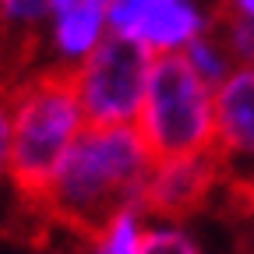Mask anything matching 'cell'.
Wrapping results in <instances>:
<instances>
[{
  "mask_svg": "<svg viewBox=\"0 0 254 254\" xmlns=\"http://www.w3.org/2000/svg\"><path fill=\"white\" fill-rule=\"evenodd\" d=\"M152 163L134 124H88L32 208L60 230L88 237L117 212L141 208Z\"/></svg>",
  "mask_w": 254,
  "mask_h": 254,
  "instance_id": "6da1fadb",
  "label": "cell"
},
{
  "mask_svg": "<svg viewBox=\"0 0 254 254\" xmlns=\"http://www.w3.org/2000/svg\"><path fill=\"white\" fill-rule=\"evenodd\" d=\"M11 187L36 201L88 127L71 74L28 67L11 88Z\"/></svg>",
  "mask_w": 254,
  "mask_h": 254,
  "instance_id": "7a4b0ae2",
  "label": "cell"
},
{
  "mask_svg": "<svg viewBox=\"0 0 254 254\" xmlns=\"http://www.w3.org/2000/svg\"><path fill=\"white\" fill-rule=\"evenodd\" d=\"M134 131L152 159L215 152V88L190 71L180 53L155 57Z\"/></svg>",
  "mask_w": 254,
  "mask_h": 254,
  "instance_id": "3957f363",
  "label": "cell"
},
{
  "mask_svg": "<svg viewBox=\"0 0 254 254\" xmlns=\"http://www.w3.org/2000/svg\"><path fill=\"white\" fill-rule=\"evenodd\" d=\"M152 60L155 57L141 43L110 32L74 71H67L85 120L99 127L134 124L152 74Z\"/></svg>",
  "mask_w": 254,
  "mask_h": 254,
  "instance_id": "277c9868",
  "label": "cell"
},
{
  "mask_svg": "<svg viewBox=\"0 0 254 254\" xmlns=\"http://www.w3.org/2000/svg\"><path fill=\"white\" fill-rule=\"evenodd\" d=\"M222 184H226V166L215 152L155 159L145 180L141 212L163 222H190L212 201H219Z\"/></svg>",
  "mask_w": 254,
  "mask_h": 254,
  "instance_id": "5b68a950",
  "label": "cell"
},
{
  "mask_svg": "<svg viewBox=\"0 0 254 254\" xmlns=\"http://www.w3.org/2000/svg\"><path fill=\"white\" fill-rule=\"evenodd\" d=\"M113 0H50L46 25L39 32V67L74 71L110 32Z\"/></svg>",
  "mask_w": 254,
  "mask_h": 254,
  "instance_id": "8992f818",
  "label": "cell"
},
{
  "mask_svg": "<svg viewBox=\"0 0 254 254\" xmlns=\"http://www.w3.org/2000/svg\"><path fill=\"white\" fill-rule=\"evenodd\" d=\"M215 155L226 173L254 177V67H233L215 85Z\"/></svg>",
  "mask_w": 254,
  "mask_h": 254,
  "instance_id": "52a82bcc",
  "label": "cell"
},
{
  "mask_svg": "<svg viewBox=\"0 0 254 254\" xmlns=\"http://www.w3.org/2000/svg\"><path fill=\"white\" fill-rule=\"evenodd\" d=\"M205 28H208V11H201L194 0H159V4L145 7L138 21L120 36L141 43L152 57H166V53H184Z\"/></svg>",
  "mask_w": 254,
  "mask_h": 254,
  "instance_id": "ba28073f",
  "label": "cell"
},
{
  "mask_svg": "<svg viewBox=\"0 0 254 254\" xmlns=\"http://www.w3.org/2000/svg\"><path fill=\"white\" fill-rule=\"evenodd\" d=\"M50 0H4L0 4V53H14L21 64L36 57Z\"/></svg>",
  "mask_w": 254,
  "mask_h": 254,
  "instance_id": "9c48e42d",
  "label": "cell"
},
{
  "mask_svg": "<svg viewBox=\"0 0 254 254\" xmlns=\"http://www.w3.org/2000/svg\"><path fill=\"white\" fill-rule=\"evenodd\" d=\"M148 215L141 208H124L99 230L81 237V254H141V233Z\"/></svg>",
  "mask_w": 254,
  "mask_h": 254,
  "instance_id": "30bf717a",
  "label": "cell"
},
{
  "mask_svg": "<svg viewBox=\"0 0 254 254\" xmlns=\"http://www.w3.org/2000/svg\"><path fill=\"white\" fill-rule=\"evenodd\" d=\"M187 64H190V71H194L205 85H219L222 78H226L237 64H233V57H230V50H226V43L219 39V32L212 28V14H208V28L201 32V36L190 43L184 53H180Z\"/></svg>",
  "mask_w": 254,
  "mask_h": 254,
  "instance_id": "8fae6325",
  "label": "cell"
},
{
  "mask_svg": "<svg viewBox=\"0 0 254 254\" xmlns=\"http://www.w3.org/2000/svg\"><path fill=\"white\" fill-rule=\"evenodd\" d=\"M141 254H205V247L187 230V222L148 219L141 233Z\"/></svg>",
  "mask_w": 254,
  "mask_h": 254,
  "instance_id": "7c38bea8",
  "label": "cell"
},
{
  "mask_svg": "<svg viewBox=\"0 0 254 254\" xmlns=\"http://www.w3.org/2000/svg\"><path fill=\"white\" fill-rule=\"evenodd\" d=\"M219 201L226 205V212L233 215L244 251H254V177H233L226 173V184H222Z\"/></svg>",
  "mask_w": 254,
  "mask_h": 254,
  "instance_id": "4fadbf2b",
  "label": "cell"
},
{
  "mask_svg": "<svg viewBox=\"0 0 254 254\" xmlns=\"http://www.w3.org/2000/svg\"><path fill=\"white\" fill-rule=\"evenodd\" d=\"M212 14V28L219 32V39L226 43L230 57L237 67H254V25L240 21V18H230V14Z\"/></svg>",
  "mask_w": 254,
  "mask_h": 254,
  "instance_id": "5bb4252c",
  "label": "cell"
},
{
  "mask_svg": "<svg viewBox=\"0 0 254 254\" xmlns=\"http://www.w3.org/2000/svg\"><path fill=\"white\" fill-rule=\"evenodd\" d=\"M11 187V95L0 85V190Z\"/></svg>",
  "mask_w": 254,
  "mask_h": 254,
  "instance_id": "9a60e30c",
  "label": "cell"
},
{
  "mask_svg": "<svg viewBox=\"0 0 254 254\" xmlns=\"http://www.w3.org/2000/svg\"><path fill=\"white\" fill-rule=\"evenodd\" d=\"M152 4H159V0H113V7H110L113 32H127V28L138 21V14L145 7H152Z\"/></svg>",
  "mask_w": 254,
  "mask_h": 254,
  "instance_id": "2e32d148",
  "label": "cell"
},
{
  "mask_svg": "<svg viewBox=\"0 0 254 254\" xmlns=\"http://www.w3.org/2000/svg\"><path fill=\"white\" fill-rule=\"evenodd\" d=\"M212 11H215V14H230V18H240V21L254 25V0H219Z\"/></svg>",
  "mask_w": 254,
  "mask_h": 254,
  "instance_id": "e0dca14e",
  "label": "cell"
},
{
  "mask_svg": "<svg viewBox=\"0 0 254 254\" xmlns=\"http://www.w3.org/2000/svg\"><path fill=\"white\" fill-rule=\"evenodd\" d=\"M46 254H81V251H64V247H53V251H46Z\"/></svg>",
  "mask_w": 254,
  "mask_h": 254,
  "instance_id": "ac0fdd59",
  "label": "cell"
},
{
  "mask_svg": "<svg viewBox=\"0 0 254 254\" xmlns=\"http://www.w3.org/2000/svg\"><path fill=\"white\" fill-rule=\"evenodd\" d=\"M244 254H254V251H244Z\"/></svg>",
  "mask_w": 254,
  "mask_h": 254,
  "instance_id": "d6986e66",
  "label": "cell"
},
{
  "mask_svg": "<svg viewBox=\"0 0 254 254\" xmlns=\"http://www.w3.org/2000/svg\"><path fill=\"white\" fill-rule=\"evenodd\" d=\"M0 4H4V0H0Z\"/></svg>",
  "mask_w": 254,
  "mask_h": 254,
  "instance_id": "ffe728a7",
  "label": "cell"
}]
</instances>
